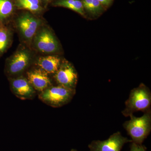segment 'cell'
<instances>
[{
    "label": "cell",
    "mask_w": 151,
    "mask_h": 151,
    "mask_svg": "<svg viewBox=\"0 0 151 151\" xmlns=\"http://www.w3.org/2000/svg\"><path fill=\"white\" fill-rule=\"evenodd\" d=\"M151 93L144 84L132 89L125 102V108L122 111L123 116L130 117L135 112L145 113L151 111Z\"/></svg>",
    "instance_id": "cell-1"
},
{
    "label": "cell",
    "mask_w": 151,
    "mask_h": 151,
    "mask_svg": "<svg viewBox=\"0 0 151 151\" xmlns=\"http://www.w3.org/2000/svg\"><path fill=\"white\" fill-rule=\"evenodd\" d=\"M130 119L125 122L123 127L131 138L132 142L142 145L150 134L151 130V111L144 113L140 117L134 115L130 116Z\"/></svg>",
    "instance_id": "cell-2"
},
{
    "label": "cell",
    "mask_w": 151,
    "mask_h": 151,
    "mask_svg": "<svg viewBox=\"0 0 151 151\" xmlns=\"http://www.w3.org/2000/svg\"><path fill=\"white\" fill-rule=\"evenodd\" d=\"M76 94V89L64 86L51 85L39 94V98L44 103L53 108H59L70 102Z\"/></svg>",
    "instance_id": "cell-3"
},
{
    "label": "cell",
    "mask_w": 151,
    "mask_h": 151,
    "mask_svg": "<svg viewBox=\"0 0 151 151\" xmlns=\"http://www.w3.org/2000/svg\"><path fill=\"white\" fill-rule=\"evenodd\" d=\"M30 52L21 48L6 60L5 72L9 78L21 75L27 70L31 62Z\"/></svg>",
    "instance_id": "cell-4"
},
{
    "label": "cell",
    "mask_w": 151,
    "mask_h": 151,
    "mask_svg": "<svg viewBox=\"0 0 151 151\" xmlns=\"http://www.w3.org/2000/svg\"><path fill=\"white\" fill-rule=\"evenodd\" d=\"M41 22L36 14L24 10L20 12L16 19L17 27L23 38L28 42L32 40Z\"/></svg>",
    "instance_id": "cell-5"
},
{
    "label": "cell",
    "mask_w": 151,
    "mask_h": 151,
    "mask_svg": "<svg viewBox=\"0 0 151 151\" xmlns=\"http://www.w3.org/2000/svg\"><path fill=\"white\" fill-rule=\"evenodd\" d=\"M33 39L35 48L40 52L49 54L54 53L59 50L58 42L47 28L38 30Z\"/></svg>",
    "instance_id": "cell-6"
},
{
    "label": "cell",
    "mask_w": 151,
    "mask_h": 151,
    "mask_svg": "<svg viewBox=\"0 0 151 151\" xmlns=\"http://www.w3.org/2000/svg\"><path fill=\"white\" fill-rule=\"evenodd\" d=\"M131 139L118 132L104 141H92L88 145L90 151H121L125 144L132 142Z\"/></svg>",
    "instance_id": "cell-7"
},
{
    "label": "cell",
    "mask_w": 151,
    "mask_h": 151,
    "mask_svg": "<svg viewBox=\"0 0 151 151\" xmlns=\"http://www.w3.org/2000/svg\"><path fill=\"white\" fill-rule=\"evenodd\" d=\"M11 91L22 100H32L36 95V91L27 78L20 75L9 78Z\"/></svg>",
    "instance_id": "cell-8"
},
{
    "label": "cell",
    "mask_w": 151,
    "mask_h": 151,
    "mask_svg": "<svg viewBox=\"0 0 151 151\" xmlns=\"http://www.w3.org/2000/svg\"><path fill=\"white\" fill-rule=\"evenodd\" d=\"M54 78L58 85L72 89H76L78 76L75 68L68 61L61 62V64L54 74Z\"/></svg>",
    "instance_id": "cell-9"
},
{
    "label": "cell",
    "mask_w": 151,
    "mask_h": 151,
    "mask_svg": "<svg viewBox=\"0 0 151 151\" xmlns=\"http://www.w3.org/2000/svg\"><path fill=\"white\" fill-rule=\"evenodd\" d=\"M28 80L36 91L41 92L52 85L48 74L40 68H35L27 73Z\"/></svg>",
    "instance_id": "cell-10"
},
{
    "label": "cell",
    "mask_w": 151,
    "mask_h": 151,
    "mask_svg": "<svg viewBox=\"0 0 151 151\" xmlns=\"http://www.w3.org/2000/svg\"><path fill=\"white\" fill-rule=\"evenodd\" d=\"M61 59L55 55H47L39 58L37 64L42 70L47 74H55L61 64Z\"/></svg>",
    "instance_id": "cell-11"
},
{
    "label": "cell",
    "mask_w": 151,
    "mask_h": 151,
    "mask_svg": "<svg viewBox=\"0 0 151 151\" xmlns=\"http://www.w3.org/2000/svg\"><path fill=\"white\" fill-rule=\"evenodd\" d=\"M17 9L28 11L35 14H39L45 10L44 2L41 0H14Z\"/></svg>",
    "instance_id": "cell-12"
},
{
    "label": "cell",
    "mask_w": 151,
    "mask_h": 151,
    "mask_svg": "<svg viewBox=\"0 0 151 151\" xmlns=\"http://www.w3.org/2000/svg\"><path fill=\"white\" fill-rule=\"evenodd\" d=\"M16 9L14 0H0V24H5Z\"/></svg>",
    "instance_id": "cell-13"
},
{
    "label": "cell",
    "mask_w": 151,
    "mask_h": 151,
    "mask_svg": "<svg viewBox=\"0 0 151 151\" xmlns=\"http://www.w3.org/2000/svg\"><path fill=\"white\" fill-rule=\"evenodd\" d=\"M54 6L62 7L72 10L84 16V8L81 0H55L52 4Z\"/></svg>",
    "instance_id": "cell-14"
},
{
    "label": "cell",
    "mask_w": 151,
    "mask_h": 151,
    "mask_svg": "<svg viewBox=\"0 0 151 151\" xmlns=\"http://www.w3.org/2000/svg\"><path fill=\"white\" fill-rule=\"evenodd\" d=\"M12 37L10 29L5 25L0 24V57L9 47Z\"/></svg>",
    "instance_id": "cell-15"
},
{
    "label": "cell",
    "mask_w": 151,
    "mask_h": 151,
    "mask_svg": "<svg viewBox=\"0 0 151 151\" xmlns=\"http://www.w3.org/2000/svg\"><path fill=\"white\" fill-rule=\"evenodd\" d=\"M103 10L102 5L98 0H92V4L88 12L94 14H97L101 12Z\"/></svg>",
    "instance_id": "cell-16"
},
{
    "label": "cell",
    "mask_w": 151,
    "mask_h": 151,
    "mask_svg": "<svg viewBox=\"0 0 151 151\" xmlns=\"http://www.w3.org/2000/svg\"><path fill=\"white\" fill-rule=\"evenodd\" d=\"M131 143L130 151H147L145 147L142 145H139L133 142Z\"/></svg>",
    "instance_id": "cell-17"
},
{
    "label": "cell",
    "mask_w": 151,
    "mask_h": 151,
    "mask_svg": "<svg viewBox=\"0 0 151 151\" xmlns=\"http://www.w3.org/2000/svg\"><path fill=\"white\" fill-rule=\"evenodd\" d=\"M102 5L108 6L112 3L113 0H98Z\"/></svg>",
    "instance_id": "cell-18"
},
{
    "label": "cell",
    "mask_w": 151,
    "mask_h": 151,
    "mask_svg": "<svg viewBox=\"0 0 151 151\" xmlns=\"http://www.w3.org/2000/svg\"><path fill=\"white\" fill-rule=\"evenodd\" d=\"M53 1L54 0H43V2L45 5H47L49 3Z\"/></svg>",
    "instance_id": "cell-19"
},
{
    "label": "cell",
    "mask_w": 151,
    "mask_h": 151,
    "mask_svg": "<svg viewBox=\"0 0 151 151\" xmlns=\"http://www.w3.org/2000/svg\"><path fill=\"white\" fill-rule=\"evenodd\" d=\"M70 151H77V150H76V149H71V150H70Z\"/></svg>",
    "instance_id": "cell-20"
},
{
    "label": "cell",
    "mask_w": 151,
    "mask_h": 151,
    "mask_svg": "<svg viewBox=\"0 0 151 151\" xmlns=\"http://www.w3.org/2000/svg\"><path fill=\"white\" fill-rule=\"evenodd\" d=\"M41 1H42L43 2V0H41Z\"/></svg>",
    "instance_id": "cell-21"
}]
</instances>
